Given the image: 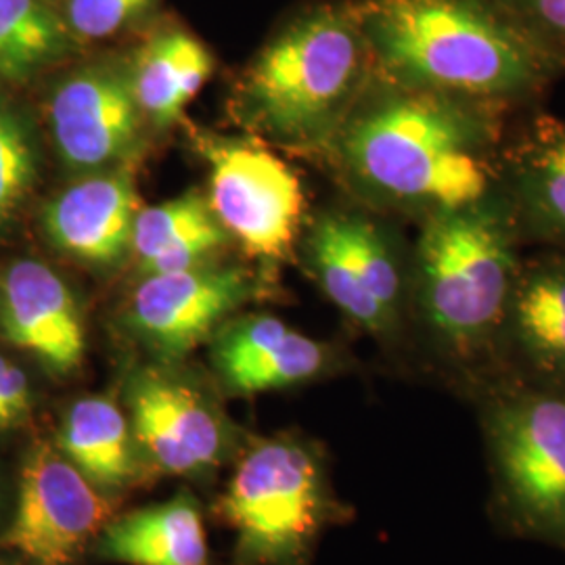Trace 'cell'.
<instances>
[{"mask_svg": "<svg viewBox=\"0 0 565 565\" xmlns=\"http://www.w3.org/2000/svg\"><path fill=\"white\" fill-rule=\"evenodd\" d=\"M256 294L258 285L242 266L207 263L179 273L142 275L121 323L153 361L182 363Z\"/></svg>", "mask_w": 565, "mask_h": 565, "instance_id": "12", "label": "cell"}, {"mask_svg": "<svg viewBox=\"0 0 565 565\" xmlns=\"http://www.w3.org/2000/svg\"><path fill=\"white\" fill-rule=\"evenodd\" d=\"M46 126L57 160L74 177L137 162L149 124L135 99L128 55L61 67L49 90Z\"/></svg>", "mask_w": 565, "mask_h": 565, "instance_id": "9", "label": "cell"}, {"mask_svg": "<svg viewBox=\"0 0 565 565\" xmlns=\"http://www.w3.org/2000/svg\"><path fill=\"white\" fill-rule=\"evenodd\" d=\"M34 408V390L20 364L0 354V434L25 424Z\"/></svg>", "mask_w": 565, "mask_h": 565, "instance_id": "26", "label": "cell"}, {"mask_svg": "<svg viewBox=\"0 0 565 565\" xmlns=\"http://www.w3.org/2000/svg\"><path fill=\"white\" fill-rule=\"evenodd\" d=\"M507 359H518L524 377L565 390V254L527 258L509 308Z\"/></svg>", "mask_w": 565, "mask_h": 565, "instance_id": "17", "label": "cell"}, {"mask_svg": "<svg viewBox=\"0 0 565 565\" xmlns=\"http://www.w3.org/2000/svg\"><path fill=\"white\" fill-rule=\"evenodd\" d=\"M128 415L151 476L214 478L242 452L245 438L210 387L181 363L141 364L124 384Z\"/></svg>", "mask_w": 565, "mask_h": 565, "instance_id": "8", "label": "cell"}, {"mask_svg": "<svg viewBox=\"0 0 565 565\" xmlns=\"http://www.w3.org/2000/svg\"><path fill=\"white\" fill-rule=\"evenodd\" d=\"M0 338L53 377L81 371L86 329L72 287L49 264L21 258L0 273Z\"/></svg>", "mask_w": 565, "mask_h": 565, "instance_id": "14", "label": "cell"}, {"mask_svg": "<svg viewBox=\"0 0 565 565\" xmlns=\"http://www.w3.org/2000/svg\"><path fill=\"white\" fill-rule=\"evenodd\" d=\"M511 121L480 103L373 76L323 158L364 207L424 223L499 186Z\"/></svg>", "mask_w": 565, "mask_h": 565, "instance_id": "1", "label": "cell"}, {"mask_svg": "<svg viewBox=\"0 0 565 565\" xmlns=\"http://www.w3.org/2000/svg\"><path fill=\"white\" fill-rule=\"evenodd\" d=\"M0 565H28L20 557H4V555H0Z\"/></svg>", "mask_w": 565, "mask_h": 565, "instance_id": "27", "label": "cell"}, {"mask_svg": "<svg viewBox=\"0 0 565 565\" xmlns=\"http://www.w3.org/2000/svg\"><path fill=\"white\" fill-rule=\"evenodd\" d=\"M499 189L524 245L565 254V120L530 109L511 121Z\"/></svg>", "mask_w": 565, "mask_h": 565, "instance_id": "16", "label": "cell"}, {"mask_svg": "<svg viewBox=\"0 0 565 565\" xmlns=\"http://www.w3.org/2000/svg\"><path fill=\"white\" fill-rule=\"evenodd\" d=\"M480 387L486 436L509 503L534 532L565 543V390L505 373Z\"/></svg>", "mask_w": 565, "mask_h": 565, "instance_id": "7", "label": "cell"}, {"mask_svg": "<svg viewBox=\"0 0 565 565\" xmlns=\"http://www.w3.org/2000/svg\"><path fill=\"white\" fill-rule=\"evenodd\" d=\"M375 76L530 111L565 74L503 0H354Z\"/></svg>", "mask_w": 565, "mask_h": 565, "instance_id": "2", "label": "cell"}, {"mask_svg": "<svg viewBox=\"0 0 565 565\" xmlns=\"http://www.w3.org/2000/svg\"><path fill=\"white\" fill-rule=\"evenodd\" d=\"M128 65L142 118L151 128L166 130L181 120L186 105L210 81L214 57L186 28L162 23L128 53Z\"/></svg>", "mask_w": 565, "mask_h": 565, "instance_id": "20", "label": "cell"}, {"mask_svg": "<svg viewBox=\"0 0 565 565\" xmlns=\"http://www.w3.org/2000/svg\"><path fill=\"white\" fill-rule=\"evenodd\" d=\"M525 30L564 65L565 0H503Z\"/></svg>", "mask_w": 565, "mask_h": 565, "instance_id": "25", "label": "cell"}, {"mask_svg": "<svg viewBox=\"0 0 565 565\" xmlns=\"http://www.w3.org/2000/svg\"><path fill=\"white\" fill-rule=\"evenodd\" d=\"M210 172V205L233 242L266 263L285 260L300 239L302 182L260 142L198 135Z\"/></svg>", "mask_w": 565, "mask_h": 565, "instance_id": "10", "label": "cell"}, {"mask_svg": "<svg viewBox=\"0 0 565 565\" xmlns=\"http://www.w3.org/2000/svg\"><path fill=\"white\" fill-rule=\"evenodd\" d=\"M107 564L210 565V546L198 499L181 490L156 505L114 515L93 543Z\"/></svg>", "mask_w": 565, "mask_h": 565, "instance_id": "19", "label": "cell"}, {"mask_svg": "<svg viewBox=\"0 0 565 565\" xmlns=\"http://www.w3.org/2000/svg\"><path fill=\"white\" fill-rule=\"evenodd\" d=\"M207 343L214 373L233 396L317 382L342 364L331 343L308 338L270 315H235Z\"/></svg>", "mask_w": 565, "mask_h": 565, "instance_id": "15", "label": "cell"}, {"mask_svg": "<svg viewBox=\"0 0 565 565\" xmlns=\"http://www.w3.org/2000/svg\"><path fill=\"white\" fill-rule=\"evenodd\" d=\"M160 4L162 0H57L63 20L84 46L141 28Z\"/></svg>", "mask_w": 565, "mask_h": 565, "instance_id": "24", "label": "cell"}, {"mask_svg": "<svg viewBox=\"0 0 565 565\" xmlns=\"http://www.w3.org/2000/svg\"><path fill=\"white\" fill-rule=\"evenodd\" d=\"M139 210L132 166L82 174L44 203L42 235L74 263L114 270L130 260Z\"/></svg>", "mask_w": 565, "mask_h": 565, "instance_id": "13", "label": "cell"}, {"mask_svg": "<svg viewBox=\"0 0 565 565\" xmlns=\"http://www.w3.org/2000/svg\"><path fill=\"white\" fill-rule=\"evenodd\" d=\"M23 107L0 95V235L18 223L41 179V145Z\"/></svg>", "mask_w": 565, "mask_h": 565, "instance_id": "23", "label": "cell"}, {"mask_svg": "<svg viewBox=\"0 0 565 565\" xmlns=\"http://www.w3.org/2000/svg\"><path fill=\"white\" fill-rule=\"evenodd\" d=\"M57 0H0V90L30 86L81 60Z\"/></svg>", "mask_w": 565, "mask_h": 565, "instance_id": "22", "label": "cell"}, {"mask_svg": "<svg viewBox=\"0 0 565 565\" xmlns=\"http://www.w3.org/2000/svg\"><path fill=\"white\" fill-rule=\"evenodd\" d=\"M375 76L354 0L303 7L245 67L235 111L287 149H324Z\"/></svg>", "mask_w": 565, "mask_h": 565, "instance_id": "4", "label": "cell"}, {"mask_svg": "<svg viewBox=\"0 0 565 565\" xmlns=\"http://www.w3.org/2000/svg\"><path fill=\"white\" fill-rule=\"evenodd\" d=\"M522 247L499 186L419 223L411 252L408 323L422 331L448 373L478 385L503 373Z\"/></svg>", "mask_w": 565, "mask_h": 565, "instance_id": "3", "label": "cell"}, {"mask_svg": "<svg viewBox=\"0 0 565 565\" xmlns=\"http://www.w3.org/2000/svg\"><path fill=\"white\" fill-rule=\"evenodd\" d=\"M411 252L403 237L369 207H329L302 237L310 277L338 310L380 342L401 340L408 327Z\"/></svg>", "mask_w": 565, "mask_h": 565, "instance_id": "6", "label": "cell"}, {"mask_svg": "<svg viewBox=\"0 0 565 565\" xmlns=\"http://www.w3.org/2000/svg\"><path fill=\"white\" fill-rule=\"evenodd\" d=\"M216 515L233 532V565H308L343 509L315 443L275 434L245 440Z\"/></svg>", "mask_w": 565, "mask_h": 565, "instance_id": "5", "label": "cell"}, {"mask_svg": "<svg viewBox=\"0 0 565 565\" xmlns=\"http://www.w3.org/2000/svg\"><path fill=\"white\" fill-rule=\"evenodd\" d=\"M231 242L210 200L200 191H189L177 200L139 210L130 260L141 277L179 273L214 263Z\"/></svg>", "mask_w": 565, "mask_h": 565, "instance_id": "21", "label": "cell"}, {"mask_svg": "<svg viewBox=\"0 0 565 565\" xmlns=\"http://www.w3.org/2000/svg\"><path fill=\"white\" fill-rule=\"evenodd\" d=\"M114 505L55 443L41 440L21 463L18 505L0 548L28 565H76L116 515Z\"/></svg>", "mask_w": 565, "mask_h": 565, "instance_id": "11", "label": "cell"}, {"mask_svg": "<svg viewBox=\"0 0 565 565\" xmlns=\"http://www.w3.org/2000/svg\"><path fill=\"white\" fill-rule=\"evenodd\" d=\"M55 446L111 501L153 478L142 461L124 406L107 394H90L70 404Z\"/></svg>", "mask_w": 565, "mask_h": 565, "instance_id": "18", "label": "cell"}]
</instances>
